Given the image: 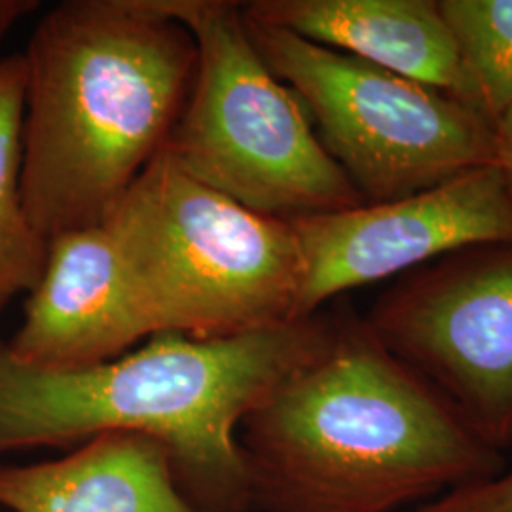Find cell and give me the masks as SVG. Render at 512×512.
<instances>
[{
	"mask_svg": "<svg viewBox=\"0 0 512 512\" xmlns=\"http://www.w3.org/2000/svg\"><path fill=\"white\" fill-rule=\"evenodd\" d=\"M0 512H203L158 440L105 433L61 458L0 465Z\"/></svg>",
	"mask_w": 512,
	"mask_h": 512,
	"instance_id": "8fae6325",
	"label": "cell"
},
{
	"mask_svg": "<svg viewBox=\"0 0 512 512\" xmlns=\"http://www.w3.org/2000/svg\"><path fill=\"white\" fill-rule=\"evenodd\" d=\"M27 296L18 330L4 342L23 365H99L152 336L103 224L52 239Z\"/></svg>",
	"mask_w": 512,
	"mask_h": 512,
	"instance_id": "9c48e42d",
	"label": "cell"
},
{
	"mask_svg": "<svg viewBox=\"0 0 512 512\" xmlns=\"http://www.w3.org/2000/svg\"><path fill=\"white\" fill-rule=\"evenodd\" d=\"M249 18L355 55L461 101L456 37L440 0H253Z\"/></svg>",
	"mask_w": 512,
	"mask_h": 512,
	"instance_id": "30bf717a",
	"label": "cell"
},
{
	"mask_svg": "<svg viewBox=\"0 0 512 512\" xmlns=\"http://www.w3.org/2000/svg\"><path fill=\"white\" fill-rule=\"evenodd\" d=\"M406 512H512V469L461 486Z\"/></svg>",
	"mask_w": 512,
	"mask_h": 512,
	"instance_id": "5bb4252c",
	"label": "cell"
},
{
	"mask_svg": "<svg viewBox=\"0 0 512 512\" xmlns=\"http://www.w3.org/2000/svg\"><path fill=\"white\" fill-rule=\"evenodd\" d=\"M366 325L499 452L512 446V241L410 272Z\"/></svg>",
	"mask_w": 512,
	"mask_h": 512,
	"instance_id": "52a82bcc",
	"label": "cell"
},
{
	"mask_svg": "<svg viewBox=\"0 0 512 512\" xmlns=\"http://www.w3.org/2000/svg\"><path fill=\"white\" fill-rule=\"evenodd\" d=\"M152 336L219 340L298 321L291 220L247 209L158 156L103 222Z\"/></svg>",
	"mask_w": 512,
	"mask_h": 512,
	"instance_id": "277c9868",
	"label": "cell"
},
{
	"mask_svg": "<svg viewBox=\"0 0 512 512\" xmlns=\"http://www.w3.org/2000/svg\"><path fill=\"white\" fill-rule=\"evenodd\" d=\"M334 315L198 340L164 332L99 365L37 368L0 342V456L74 446L105 433L164 444L203 512H253L238 433L258 404L327 346Z\"/></svg>",
	"mask_w": 512,
	"mask_h": 512,
	"instance_id": "7a4b0ae2",
	"label": "cell"
},
{
	"mask_svg": "<svg viewBox=\"0 0 512 512\" xmlns=\"http://www.w3.org/2000/svg\"><path fill=\"white\" fill-rule=\"evenodd\" d=\"M23 57V202L50 243L103 224L164 154L198 48L162 0H67Z\"/></svg>",
	"mask_w": 512,
	"mask_h": 512,
	"instance_id": "3957f363",
	"label": "cell"
},
{
	"mask_svg": "<svg viewBox=\"0 0 512 512\" xmlns=\"http://www.w3.org/2000/svg\"><path fill=\"white\" fill-rule=\"evenodd\" d=\"M458 42L461 101L492 126L512 107V0H440Z\"/></svg>",
	"mask_w": 512,
	"mask_h": 512,
	"instance_id": "4fadbf2b",
	"label": "cell"
},
{
	"mask_svg": "<svg viewBox=\"0 0 512 512\" xmlns=\"http://www.w3.org/2000/svg\"><path fill=\"white\" fill-rule=\"evenodd\" d=\"M162 4L198 48L194 84L164 156L192 179L274 219L365 203L321 145L302 101L256 52L241 2Z\"/></svg>",
	"mask_w": 512,
	"mask_h": 512,
	"instance_id": "5b68a950",
	"label": "cell"
},
{
	"mask_svg": "<svg viewBox=\"0 0 512 512\" xmlns=\"http://www.w3.org/2000/svg\"><path fill=\"white\" fill-rule=\"evenodd\" d=\"M238 442L253 512H406L505 469L351 313L241 421Z\"/></svg>",
	"mask_w": 512,
	"mask_h": 512,
	"instance_id": "6da1fadb",
	"label": "cell"
},
{
	"mask_svg": "<svg viewBox=\"0 0 512 512\" xmlns=\"http://www.w3.org/2000/svg\"><path fill=\"white\" fill-rule=\"evenodd\" d=\"M304 279L298 319L338 294L382 281L461 249L512 241V190L494 164L384 203L291 220Z\"/></svg>",
	"mask_w": 512,
	"mask_h": 512,
	"instance_id": "ba28073f",
	"label": "cell"
},
{
	"mask_svg": "<svg viewBox=\"0 0 512 512\" xmlns=\"http://www.w3.org/2000/svg\"><path fill=\"white\" fill-rule=\"evenodd\" d=\"M25 82L23 52L0 59V313L37 285L48 256V243L27 217L21 188Z\"/></svg>",
	"mask_w": 512,
	"mask_h": 512,
	"instance_id": "7c38bea8",
	"label": "cell"
},
{
	"mask_svg": "<svg viewBox=\"0 0 512 512\" xmlns=\"http://www.w3.org/2000/svg\"><path fill=\"white\" fill-rule=\"evenodd\" d=\"M245 21L256 52L302 101L365 203L401 200L494 164L492 124L454 95L247 14Z\"/></svg>",
	"mask_w": 512,
	"mask_h": 512,
	"instance_id": "8992f818",
	"label": "cell"
},
{
	"mask_svg": "<svg viewBox=\"0 0 512 512\" xmlns=\"http://www.w3.org/2000/svg\"><path fill=\"white\" fill-rule=\"evenodd\" d=\"M494 165L512 190V107L494 122Z\"/></svg>",
	"mask_w": 512,
	"mask_h": 512,
	"instance_id": "9a60e30c",
	"label": "cell"
},
{
	"mask_svg": "<svg viewBox=\"0 0 512 512\" xmlns=\"http://www.w3.org/2000/svg\"><path fill=\"white\" fill-rule=\"evenodd\" d=\"M35 0H0V40L16 25V21L33 10H37Z\"/></svg>",
	"mask_w": 512,
	"mask_h": 512,
	"instance_id": "2e32d148",
	"label": "cell"
}]
</instances>
